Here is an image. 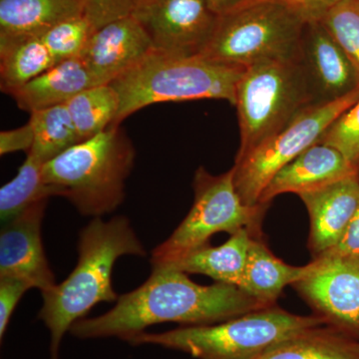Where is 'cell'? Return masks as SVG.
Segmentation results:
<instances>
[{
	"label": "cell",
	"mask_w": 359,
	"mask_h": 359,
	"mask_svg": "<svg viewBox=\"0 0 359 359\" xmlns=\"http://www.w3.org/2000/svg\"><path fill=\"white\" fill-rule=\"evenodd\" d=\"M264 308L268 306L236 285H202L183 271L156 268L143 285L119 297L114 308L77 320L70 332L80 339L117 337L130 342L158 323L214 325Z\"/></svg>",
	"instance_id": "1"
},
{
	"label": "cell",
	"mask_w": 359,
	"mask_h": 359,
	"mask_svg": "<svg viewBox=\"0 0 359 359\" xmlns=\"http://www.w3.org/2000/svg\"><path fill=\"white\" fill-rule=\"evenodd\" d=\"M76 266L65 282L42 292L39 318L50 332V359H60L66 332L100 302L119 299L112 285L116 262L124 256L145 257V247L129 219L93 218L81 231Z\"/></svg>",
	"instance_id": "2"
},
{
	"label": "cell",
	"mask_w": 359,
	"mask_h": 359,
	"mask_svg": "<svg viewBox=\"0 0 359 359\" xmlns=\"http://www.w3.org/2000/svg\"><path fill=\"white\" fill-rule=\"evenodd\" d=\"M244 70L205 56L173 55L154 49L110 83L120 100L112 126L153 104L215 99L235 105Z\"/></svg>",
	"instance_id": "3"
},
{
	"label": "cell",
	"mask_w": 359,
	"mask_h": 359,
	"mask_svg": "<svg viewBox=\"0 0 359 359\" xmlns=\"http://www.w3.org/2000/svg\"><path fill=\"white\" fill-rule=\"evenodd\" d=\"M135 149L119 126L80 142L43 166V178L85 217L101 218L125 200Z\"/></svg>",
	"instance_id": "4"
},
{
	"label": "cell",
	"mask_w": 359,
	"mask_h": 359,
	"mask_svg": "<svg viewBox=\"0 0 359 359\" xmlns=\"http://www.w3.org/2000/svg\"><path fill=\"white\" fill-rule=\"evenodd\" d=\"M320 325H327L320 316H297L275 304L214 325L145 332L129 344L166 347L197 359H256L283 340Z\"/></svg>",
	"instance_id": "5"
},
{
	"label": "cell",
	"mask_w": 359,
	"mask_h": 359,
	"mask_svg": "<svg viewBox=\"0 0 359 359\" xmlns=\"http://www.w3.org/2000/svg\"><path fill=\"white\" fill-rule=\"evenodd\" d=\"M309 20L297 4L283 0H254L219 16L202 56L242 68L266 61L297 60Z\"/></svg>",
	"instance_id": "6"
},
{
	"label": "cell",
	"mask_w": 359,
	"mask_h": 359,
	"mask_svg": "<svg viewBox=\"0 0 359 359\" xmlns=\"http://www.w3.org/2000/svg\"><path fill=\"white\" fill-rule=\"evenodd\" d=\"M194 204L186 218L166 241L151 255L152 268L167 266L182 257L210 245L219 233H236L249 229L262 237V223L269 205H248L233 183V169L212 175L204 167L196 171L193 181Z\"/></svg>",
	"instance_id": "7"
},
{
	"label": "cell",
	"mask_w": 359,
	"mask_h": 359,
	"mask_svg": "<svg viewBox=\"0 0 359 359\" xmlns=\"http://www.w3.org/2000/svg\"><path fill=\"white\" fill-rule=\"evenodd\" d=\"M313 98L297 60L266 61L245 68L236 88L240 125L237 157L287 127Z\"/></svg>",
	"instance_id": "8"
},
{
	"label": "cell",
	"mask_w": 359,
	"mask_h": 359,
	"mask_svg": "<svg viewBox=\"0 0 359 359\" xmlns=\"http://www.w3.org/2000/svg\"><path fill=\"white\" fill-rule=\"evenodd\" d=\"M359 99V90L334 102L311 105L287 127L236 158L233 183L245 205L259 204V198L283 167L318 143L321 135Z\"/></svg>",
	"instance_id": "9"
},
{
	"label": "cell",
	"mask_w": 359,
	"mask_h": 359,
	"mask_svg": "<svg viewBox=\"0 0 359 359\" xmlns=\"http://www.w3.org/2000/svg\"><path fill=\"white\" fill-rule=\"evenodd\" d=\"M311 262V273L292 287L327 327L359 340V255H325Z\"/></svg>",
	"instance_id": "10"
},
{
	"label": "cell",
	"mask_w": 359,
	"mask_h": 359,
	"mask_svg": "<svg viewBox=\"0 0 359 359\" xmlns=\"http://www.w3.org/2000/svg\"><path fill=\"white\" fill-rule=\"evenodd\" d=\"M133 15L155 50L181 56H202L219 18L205 0H147Z\"/></svg>",
	"instance_id": "11"
},
{
	"label": "cell",
	"mask_w": 359,
	"mask_h": 359,
	"mask_svg": "<svg viewBox=\"0 0 359 359\" xmlns=\"http://www.w3.org/2000/svg\"><path fill=\"white\" fill-rule=\"evenodd\" d=\"M297 60L313 105L334 102L359 90L358 71L320 20L304 26Z\"/></svg>",
	"instance_id": "12"
},
{
	"label": "cell",
	"mask_w": 359,
	"mask_h": 359,
	"mask_svg": "<svg viewBox=\"0 0 359 359\" xmlns=\"http://www.w3.org/2000/svg\"><path fill=\"white\" fill-rule=\"evenodd\" d=\"M48 200L21 212L4 223L0 233V278H13L45 292L55 287L42 243L41 226Z\"/></svg>",
	"instance_id": "13"
},
{
	"label": "cell",
	"mask_w": 359,
	"mask_h": 359,
	"mask_svg": "<svg viewBox=\"0 0 359 359\" xmlns=\"http://www.w3.org/2000/svg\"><path fill=\"white\" fill-rule=\"evenodd\" d=\"M154 50L150 37L131 14L94 30L81 55L97 84H110Z\"/></svg>",
	"instance_id": "14"
},
{
	"label": "cell",
	"mask_w": 359,
	"mask_h": 359,
	"mask_svg": "<svg viewBox=\"0 0 359 359\" xmlns=\"http://www.w3.org/2000/svg\"><path fill=\"white\" fill-rule=\"evenodd\" d=\"M309 217L308 247L313 259L334 249L359 204V175L299 196Z\"/></svg>",
	"instance_id": "15"
},
{
	"label": "cell",
	"mask_w": 359,
	"mask_h": 359,
	"mask_svg": "<svg viewBox=\"0 0 359 359\" xmlns=\"http://www.w3.org/2000/svg\"><path fill=\"white\" fill-rule=\"evenodd\" d=\"M359 175L341 152L327 144L316 143L283 168L264 189L259 204L269 205L283 194L304 193Z\"/></svg>",
	"instance_id": "16"
},
{
	"label": "cell",
	"mask_w": 359,
	"mask_h": 359,
	"mask_svg": "<svg viewBox=\"0 0 359 359\" xmlns=\"http://www.w3.org/2000/svg\"><path fill=\"white\" fill-rule=\"evenodd\" d=\"M97 85L82 59L75 57L56 63L8 95L21 110L32 113L66 104L80 92Z\"/></svg>",
	"instance_id": "17"
},
{
	"label": "cell",
	"mask_w": 359,
	"mask_h": 359,
	"mask_svg": "<svg viewBox=\"0 0 359 359\" xmlns=\"http://www.w3.org/2000/svg\"><path fill=\"white\" fill-rule=\"evenodd\" d=\"M255 238L257 237L249 229H242L231 233L223 245H205L160 268L177 269L187 275H204L216 283L238 287L244 276L250 245Z\"/></svg>",
	"instance_id": "18"
},
{
	"label": "cell",
	"mask_w": 359,
	"mask_h": 359,
	"mask_svg": "<svg viewBox=\"0 0 359 359\" xmlns=\"http://www.w3.org/2000/svg\"><path fill=\"white\" fill-rule=\"evenodd\" d=\"M313 266V262L302 266H290L273 254L263 238H255L238 287L264 306H275L283 290L309 275Z\"/></svg>",
	"instance_id": "19"
},
{
	"label": "cell",
	"mask_w": 359,
	"mask_h": 359,
	"mask_svg": "<svg viewBox=\"0 0 359 359\" xmlns=\"http://www.w3.org/2000/svg\"><path fill=\"white\" fill-rule=\"evenodd\" d=\"M56 65L40 35L0 33V87L8 94Z\"/></svg>",
	"instance_id": "20"
},
{
	"label": "cell",
	"mask_w": 359,
	"mask_h": 359,
	"mask_svg": "<svg viewBox=\"0 0 359 359\" xmlns=\"http://www.w3.org/2000/svg\"><path fill=\"white\" fill-rule=\"evenodd\" d=\"M84 13L85 0H0V33L41 35Z\"/></svg>",
	"instance_id": "21"
},
{
	"label": "cell",
	"mask_w": 359,
	"mask_h": 359,
	"mask_svg": "<svg viewBox=\"0 0 359 359\" xmlns=\"http://www.w3.org/2000/svg\"><path fill=\"white\" fill-rule=\"evenodd\" d=\"M256 359H359V340L320 325L283 340Z\"/></svg>",
	"instance_id": "22"
},
{
	"label": "cell",
	"mask_w": 359,
	"mask_h": 359,
	"mask_svg": "<svg viewBox=\"0 0 359 359\" xmlns=\"http://www.w3.org/2000/svg\"><path fill=\"white\" fill-rule=\"evenodd\" d=\"M28 122L34 132V143L27 154L43 164L82 142L66 104L30 113Z\"/></svg>",
	"instance_id": "23"
},
{
	"label": "cell",
	"mask_w": 359,
	"mask_h": 359,
	"mask_svg": "<svg viewBox=\"0 0 359 359\" xmlns=\"http://www.w3.org/2000/svg\"><path fill=\"white\" fill-rule=\"evenodd\" d=\"M81 141L112 126L120 108L119 96L110 84L80 92L66 103Z\"/></svg>",
	"instance_id": "24"
},
{
	"label": "cell",
	"mask_w": 359,
	"mask_h": 359,
	"mask_svg": "<svg viewBox=\"0 0 359 359\" xmlns=\"http://www.w3.org/2000/svg\"><path fill=\"white\" fill-rule=\"evenodd\" d=\"M43 163L27 154L18 174L0 189V218L11 221L21 212L40 201L56 196L55 191L44 181Z\"/></svg>",
	"instance_id": "25"
},
{
	"label": "cell",
	"mask_w": 359,
	"mask_h": 359,
	"mask_svg": "<svg viewBox=\"0 0 359 359\" xmlns=\"http://www.w3.org/2000/svg\"><path fill=\"white\" fill-rule=\"evenodd\" d=\"M320 20L346 52L359 76V0H341Z\"/></svg>",
	"instance_id": "26"
},
{
	"label": "cell",
	"mask_w": 359,
	"mask_h": 359,
	"mask_svg": "<svg viewBox=\"0 0 359 359\" xmlns=\"http://www.w3.org/2000/svg\"><path fill=\"white\" fill-rule=\"evenodd\" d=\"M94 29L86 16L62 21L40 35L56 63L79 57Z\"/></svg>",
	"instance_id": "27"
},
{
	"label": "cell",
	"mask_w": 359,
	"mask_h": 359,
	"mask_svg": "<svg viewBox=\"0 0 359 359\" xmlns=\"http://www.w3.org/2000/svg\"><path fill=\"white\" fill-rule=\"evenodd\" d=\"M318 142L337 149L359 169V99L325 130Z\"/></svg>",
	"instance_id": "28"
},
{
	"label": "cell",
	"mask_w": 359,
	"mask_h": 359,
	"mask_svg": "<svg viewBox=\"0 0 359 359\" xmlns=\"http://www.w3.org/2000/svg\"><path fill=\"white\" fill-rule=\"evenodd\" d=\"M137 0H85V13L94 30L133 14Z\"/></svg>",
	"instance_id": "29"
},
{
	"label": "cell",
	"mask_w": 359,
	"mask_h": 359,
	"mask_svg": "<svg viewBox=\"0 0 359 359\" xmlns=\"http://www.w3.org/2000/svg\"><path fill=\"white\" fill-rule=\"evenodd\" d=\"M32 289L29 283L13 278H0V339L6 335L14 309L21 297Z\"/></svg>",
	"instance_id": "30"
},
{
	"label": "cell",
	"mask_w": 359,
	"mask_h": 359,
	"mask_svg": "<svg viewBox=\"0 0 359 359\" xmlns=\"http://www.w3.org/2000/svg\"><path fill=\"white\" fill-rule=\"evenodd\" d=\"M34 143V132L29 122L13 130L0 133V155L26 151L29 152Z\"/></svg>",
	"instance_id": "31"
},
{
	"label": "cell",
	"mask_w": 359,
	"mask_h": 359,
	"mask_svg": "<svg viewBox=\"0 0 359 359\" xmlns=\"http://www.w3.org/2000/svg\"><path fill=\"white\" fill-rule=\"evenodd\" d=\"M325 255H359V204L344 237L337 247Z\"/></svg>",
	"instance_id": "32"
},
{
	"label": "cell",
	"mask_w": 359,
	"mask_h": 359,
	"mask_svg": "<svg viewBox=\"0 0 359 359\" xmlns=\"http://www.w3.org/2000/svg\"><path fill=\"white\" fill-rule=\"evenodd\" d=\"M302 7L309 20H320L327 11L341 0H301Z\"/></svg>",
	"instance_id": "33"
},
{
	"label": "cell",
	"mask_w": 359,
	"mask_h": 359,
	"mask_svg": "<svg viewBox=\"0 0 359 359\" xmlns=\"http://www.w3.org/2000/svg\"><path fill=\"white\" fill-rule=\"evenodd\" d=\"M210 8L219 16L231 13L254 0H205Z\"/></svg>",
	"instance_id": "34"
},
{
	"label": "cell",
	"mask_w": 359,
	"mask_h": 359,
	"mask_svg": "<svg viewBox=\"0 0 359 359\" xmlns=\"http://www.w3.org/2000/svg\"><path fill=\"white\" fill-rule=\"evenodd\" d=\"M283 1L290 2V4H297V6H299L302 7V1H301V0H283Z\"/></svg>",
	"instance_id": "35"
},
{
	"label": "cell",
	"mask_w": 359,
	"mask_h": 359,
	"mask_svg": "<svg viewBox=\"0 0 359 359\" xmlns=\"http://www.w3.org/2000/svg\"><path fill=\"white\" fill-rule=\"evenodd\" d=\"M146 1H147V0H137L136 8H137V7L140 6L141 4H143L144 2H146ZM136 8H135V9H136Z\"/></svg>",
	"instance_id": "36"
}]
</instances>
